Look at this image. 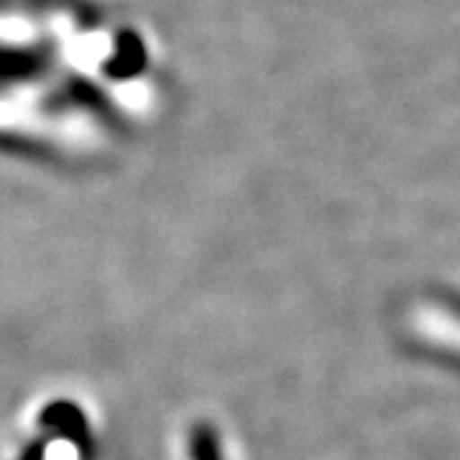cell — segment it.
I'll return each mask as SVG.
<instances>
[{
	"mask_svg": "<svg viewBox=\"0 0 460 460\" xmlns=\"http://www.w3.org/2000/svg\"><path fill=\"white\" fill-rule=\"evenodd\" d=\"M407 330L435 350L460 356V307L420 299L407 313Z\"/></svg>",
	"mask_w": 460,
	"mask_h": 460,
	"instance_id": "cell-1",
	"label": "cell"
}]
</instances>
